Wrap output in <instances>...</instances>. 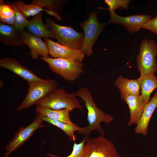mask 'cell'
<instances>
[{"label": "cell", "mask_w": 157, "mask_h": 157, "mask_svg": "<svg viewBox=\"0 0 157 157\" xmlns=\"http://www.w3.org/2000/svg\"><path fill=\"white\" fill-rule=\"evenodd\" d=\"M157 107V91L151 99L147 103L142 115L136 124L135 132L146 136L150 119Z\"/></svg>", "instance_id": "cell-16"}, {"label": "cell", "mask_w": 157, "mask_h": 157, "mask_svg": "<svg viewBox=\"0 0 157 157\" xmlns=\"http://www.w3.org/2000/svg\"><path fill=\"white\" fill-rule=\"evenodd\" d=\"M40 117L36 115L33 122L25 127H20L10 141L5 146L6 152L3 157H8L13 151L22 146L38 129L46 127Z\"/></svg>", "instance_id": "cell-9"}, {"label": "cell", "mask_w": 157, "mask_h": 157, "mask_svg": "<svg viewBox=\"0 0 157 157\" xmlns=\"http://www.w3.org/2000/svg\"><path fill=\"white\" fill-rule=\"evenodd\" d=\"M120 91V94H141L140 88L137 79H130L119 76L114 83Z\"/></svg>", "instance_id": "cell-20"}, {"label": "cell", "mask_w": 157, "mask_h": 157, "mask_svg": "<svg viewBox=\"0 0 157 157\" xmlns=\"http://www.w3.org/2000/svg\"><path fill=\"white\" fill-rule=\"evenodd\" d=\"M86 139L84 138L83 140L79 143L74 142L73 150L71 154L66 157H60L54 155L51 153L47 154V156L51 157H83L84 154V147Z\"/></svg>", "instance_id": "cell-26"}, {"label": "cell", "mask_w": 157, "mask_h": 157, "mask_svg": "<svg viewBox=\"0 0 157 157\" xmlns=\"http://www.w3.org/2000/svg\"><path fill=\"white\" fill-rule=\"evenodd\" d=\"M77 96L81 98L84 102L88 111L87 120L88 125L84 128H82L78 131V133L83 134L88 140L91 133L96 130L101 135L104 136L105 132L101 126L102 122L107 124L112 122L113 117L111 115L104 113L97 107L94 101L93 96L88 88L84 87L81 88L76 92Z\"/></svg>", "instance_id": "cell-1"}, {"label": "cell", "mask_w": 157, "mask_h": 157, "mask_svg": "<svg viewBox=\"0 0 157 157\" xmlns=\"http://www.w3.org/2000/svg\"><path fill=\"white\" fill-rule=\"evenodd\" d=\"M105 2L108 7L109 11L114 10L115 9L122 8L126 9L129 8V4L131 1L129 0H105Z\"/></svg>", "instance_id": "cell-27"}, {"label": "cell", "mask_w": 157, "mask_h": 157, "mask_svg": "<svg viewBox=\"0 0 157 157\" xmlns=\"http://www.w3.org/2000/svg\"><path fill=\"white\" fill-rule=\"evenodd\" d=\"M21 31L14 26L0 23V41L8 46L23 47L25 45L21 35Z\"/></svg>", "instance_id": "cell-15"}, {"label": "cell", "mask_w": 157, "mask_h": 157, "mask_svg": "<svg viewBox=\"0 0 157 157\" xmlns=\"http://www.w3.org/2000/svg\"><path fill=\"white\" fill-rule=\"evenodd\" d=\"M63 1L62 0H33L31 3L39 5L42 7H46L48 10L50 11L51 15L54 16L58 20H60L61 17L54 10H60V5Z\"/></svg>", "instance_id": "cell-24"}, {"label": "cell", "mask_w": 157, "mask_h": 157, "mask_svg": "<svg viewBox=\"0 0 157 157\" xmlns=\"http://www.w3.org/2000/svg\"><path fill=\"white\" fill-rule=\"evenodd\" d=\"M46 25L55 36L59 44L69 47L81 49L83 46L84 33L79 32L70 26L60 25L48 18Z\"/></svg>", "instance_id": "cell-4"}, {"label": "cell", "mask_w": 157, "mask_h": 157, "mask_svg": "<svg viewBox=\"0 0 157 157\" xmlns=\"http://www.w3.org/2000/svg\"><path fill=\"white\" fill-rule=\"evenodd\" d=\"M38 116L40 117L42 121H44L52 124L61 129L69 137L71 141L75 142L77 139V137L74 133V132L79 131L81 129V127L78 126H73L60 122L53 120L47 117Z\"/></svg>", "instance_id": "cell-22"}, {"label": "cell", "mask_w": 157, "mask_h": 157, "mask_svg": "<svg viewBox=\"0 0 157 157\" xmlns=\"http://www.w3.org/2000/svg\"><path fill=\"white\" fill-rule=\"evenodd\" d=\"M106 24L99 23L96 13H91L88 19L80 24L83 31L84 38L81 50L85 55L90 56L93 53L92 47Z\"/></svg>", "instance_id": "cell-7"}, {"label": "cell", "mask_w": 157, "mask_h": 157, "mask_svg": "<svg viewBox=\"0 0 157 157\" xmlns=\"http://www.w3.org/2000/svg\"><path fill=\"white\" fill-rule=\"evenodd\" d=\"M123 100L128 105L130 110V119L128 126L136 124L143 113L144 106L146 104L142 95H124L120 94Z\"/></svg>", "instance_id": "cell-14"}, {"label": "cell", "mask_w": 157, "mask_h": 157, "mask_svg": "<svg viewBox=\"0 0 157 157\" xmlns=\"http://www.w3.org/2000/svg\"><path fill=\"white\" fill-rule=\"evenodd\" d=\"M16 7L26 18L35 16L42 11H44L51 15V12L44 9L41 6L34 4H27L21 0L15 1L14 3Z\"/></svg>", "instance_id": "cell-21"}, {"label": "cell", "mask_w": 157, "mask_h": 157, "mask_svg": "<svg viewBox=\"0 0 157 157\" xmlns=\"http://www.w3.org/2000/svg\"><path fill=\"white\" fill-rule=\"evenodd\" d=\"M0 85L1 87V88H3V82L1 80L0 81Z\"/></svg>", "instance_id": "cell-29"}, {"label": "cell", "mask_w": 157, "mask_h": 157, "mask_svg": "<svg viewBox=\"0 0 157 157\" xmlns=\"http://www.w3.org/2000/svg\"><path fill=\"white\" fill-rule=\"evenodd\" d=\"M137 79L141 90V95L147 104L149 101L152 92L157 88V77L154 74L140 75Z\"/></svg>", "instance_id": "cell-19"}, {"label": "cell", "mask_w": 157, "mask_h": 157, "mask_svg": "<svg viewBox=\"0 0 157 157\" xmlns=\"http://www.w3.org/2000/svg\"><path fill=\"white\" fill-rule=\"evenodd\" d=\"M75 93H68L64 88H56L37 101L35 105L53 110L69 109L71 112L83 106Z\"/></svg>", "instance_id": "cell-2"}, {"label": "cell", "mask_w": 157, "mask_h": 157, "mask_svg": "<svg viewBox=\"0 0 157 157\" xmlns=\"http://www.w3.org/2000/svg\"><path fill=\"white\" fill-rule=\"evenodd\" d=\"M40 58L48 64L53 72L66 81H74L83 72L84 64L81 62L70 59L53 58L49 57H41Z\"/></svg>", "instance_id": "cell-3"}, {"label": "cell", "mask_w": 157, "mask_h": 157, "mask_svg": "<svg viewBox=\"0 0 157 157\" xmlns=\"http://www.w3.org/2000/svg\"><path fill=\"white\" fill-rule=\"evenodd\" d=\"M42 13H39L33 17L26 26L27 31L31 34L40 38H56L52 31L42 21Z\"/></svg>", "instance_id": "cell-17"}, {"label": "cell", "mask_w": 157, "mask_h": 157, "mask_svg": "<svg viewBox=\"0 0 157 157\" xmlns=\"http://www.w3.org/2000/svg\"><path fill=\"white\" fill-rule=\"evenodd\" d=\"M21 33L24 42L30 49L29 55L32 59H37L40 56L49 57L48 47L41 38L31 34L25 29L21 30Z\"/></svg>", "instance_id": "cell-13"}, {"label": "cell", "mask_w": 157, "mask_h": 157, "mask_svg": "<svg viewBox=\"0 0 157 157\" xmlns=\"http://www.w3.org/2000/svg\"><path fill=\"white\" fill-rule=\"evenodd\" d=\"M142 28L148 30L157 35V14L143 25Z\"/></svg>", "instance_id": "cell-28"}, {"label": "cell", "mask_w": 157, "mask_h": 157, "mask_svg": "<svg viewBox=\"0 0 157 157\" xmlns=\"http://www.w3.org/2000/svg\"><path fill=\"white\" fill-rule=\"evenodd\" d=\"M5 3L9 5L13 10L15 15V27L19 30L21 31L25 29L29 20L16 7L14 3L7 1Z\"/></svg>", "instance_id": "cell-25"}, {"label": "cell", "mask_w": 157, "mask_h": 157, "mask_svg": "<svg viewBox=\"0 0 157 157\" xmlns=\"http://www.w3.org/2000/svg\"><path fill=\"white\" fill-rule=\"evenodd\" d=\"M49 49V55L53 58H63L82 62L85 55L81 49L61 45L49 38H44Z\"/></svg>", "instance_id": "cell-11"}, {"label": "cell", "mask_w": 157, "mask_h": 157, "mask_svg": "<svg viewBox=\"0 0 157 157\" xmlns=\"http://www.w3.org/2000/svg\"><path fill=\"white\" fill-rule=\"evenodd\" d=\"M28 90L24 100L17 109L21 111L29 108L39 99L57 88L58 84L55 79H43L41 81L28 83Z\"/></svg>", "instance_id": "cell-6"}, {"label": "cell", "mask_w": 157, "mask_h": 157, "mask_svg": "<svg viewBox=\"0 0 157 157\" xmlns=\"http://www.w3.org/2000/svg\"><path fill=\"white\" fill-rule=\"evenodd\" d=\"M157 44L153 40L144 39L140 43L136 57L137 69L140 75L157 72Z\"/></svg>", "instance_id": "cell-5"}, {"label": "cell", "mask_w": 157, "mask_h": 157, "mask_svg": "<svg viewBox=\"0 0 157 157\" xmlns=\"http://www.w3.org/2000/svg\"><path fill=\"white\" fill-rule=\"evenodd\" d=\"M0 67L7 69L21 77L28 83L42 81L31 70L19 63L16 59L7 57L0 60Z\"/></svg>", "instance_id": "cell-12"}, {"label": "cell", "mask_w": 157, "mask_h": 157, "mask_svg": "<svg viewBox=\"0 0 157 157\" xmlns=\"http://www.w3.org/2000/svg\"><path fill=\"white\" fill-rule=\"evenodd\" d=\"M110 18L106 24H114L122 25L129 33L138 32L142 26L151 18L148 15H134L125 17L117 15L114 10L110 11Z\"/></svg>", "instance_id": "cell-10"}, {"label": "cell", "mask_w": 157, "mask_h": 157, "mask_svg": "<svg viewBox=\"0 0 157 157\" xmlns=\"http://www.w3.org/2000/svg\"><path fill=\"white\" fill-rule=\"evenodd\" d=\"M36 115L46 117L53 120L58 121L68 124L76 126L71 120L69 116L70 110L65 108L60 110H53L48 108L37 106L36 108Z\"/></svg>", "instance_id": "cell-18"}, {"label": "cell", "mask_w": 157, "mask_h": 157, "mask_svg": "<svg viewBox=\"0 0 157 157\" xmlns=\"http://www.w3.org/2000/svg\"><path fill=\"white\" fill-rule=\"evenodd\" d=\"M0 21L3 24L10 25L15 26V24L13 10L2 0L0 1Z\"/></svg>", "instance_id": "cell-23"}, {"label": "cell", "mask_w": 157, "mask_h": 157, "mask_svg": "<svg viewBox=\"0 0 157 157\" xmlns=\"http://www.w3.org/2000/svg\"><path fill=\"white\" fill-rule=\"evenodd\" d=\"M86 142L83 157H119L113 142L104 136L90 138Z\"/></svg>", "instance_id": "cell-8"}]
</instances>
